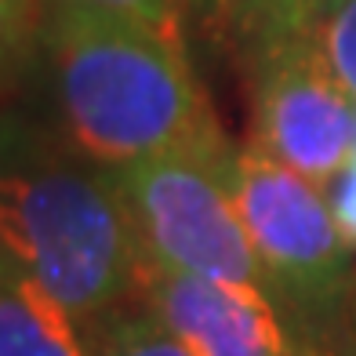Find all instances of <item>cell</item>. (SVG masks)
Segmentation results:
<instances>
[{"label":"cell","mask_w":356,"mask_h":356,"mask_svg":"<svg viewBox=\"0 0 356 356\" xmlns=\"http://www.w3.org/2000/svg\"><path fill=\"white\" fill-rule=\"evenodd\" d=\"M44 51L66 131L88 164L120 171L182 149L215 156L233 149L193 73L189 47L124 15L51 0Z\"/></svg>","instance_id":"1"},{"label":"cell","mask_w":356,"mask_h":356,"mask_svg":"<svg viewBox=\"0 0 356 356\" xmlns=\"http://www.w3.org/2000/svg\"><path fill=\"white\" fill-rule=\"evenodd\" d=\"M0 258L95 323L138 291L145 254L109 171L33 156L4 168Z\"/></svg>","instance_id":"2"},{"label":"cell","mask_w":356,"mask_h":356,"mask_svg":"<svg viewBox=\"0 0 356 356\" xmlns=\"http://www.w3.org/2000/svg\"><path fill=\"white\" fill-rule=\"evenodd\" d=\"M229 153L215 156L182 149L109 175L149 262L182 277L273 295L225 178Z\"/></svg>","instance_id":"3"},{"label":"cell","mask_w":356,"mask_h":356,"mask_svg":"<svg viewBox=\"0 0 356 356\" xmlns=\"http://www.w3.org/2000/svg\"><path fill=\"white\" fill-rule=\"evenodd\" d=\"M225 178L277 302L302 313H331L346 298L353 244L327 189L280 164L258 142L233 145Z\"/></svg>","instance_id":"4"},{"label":"cell","mask_w":356,"mask_h":356,"mask_svg":"<svg viewBox=\"0 0 356 356\" xmlns=\"http://www.w3.org/2000/svg\"><path fill=\"white\" fill-rule=\"evenodd\" d=\"M251 88V142L327 189L356 156V102L331 70L316 29L258 51Z\"/></svg>","instance_id":"5"},{"label":"cell","mask_w":356,"mask_h":356,"mask_svg":"<svg viewBox=\"0 0 356 356\" xmlns=\"http://www.w3.org/2000/svg\"><path fill=\"white\" fill-rule=\"evenodd\" d=\"M135 298L193 356H309L266 291L182 277L142 258Z\"/></svg>","instance_id":"6"},{"label":"cell","mask_w":356,"mask_h":356,"mask_svg":"<svg viewBox=\"0 0 356 356\" xmlns=\"http://www.w3.org/2000/svg\"><path fill=\"white\" fill-rule=\"evenodd\" d=\"M0 356H95L80 323L58 298L0 258Z\"/></svg>","instance_id":"7"},{"label":"cell","mask_w":356,"mask_h":356,"mask_svg":"<svg viewBox=\"0 0 356 356\" xmlns=\"http://www.w3.org/2000/svg\"><path fill=\"white\" fill-rule=\"evenodd\" d=\"M218 8L248 58L277 40L309 33L320 22V0H218Z\"/></svg>","instance_id":"8"},{"label":"cell","mask_w":356,"mask_h":356,"mask_svg":"<svg viewBox=\"0 0 356 356\" xmlns=\"http://www.w3.org/2000/svg\"><path fill=\"white\" fill-rule=\"evenodd\" d=\"M95 356H193L149 309L117 313L106 320Z\"/></svg>","instance_id":"9"},{"label":"cell","mask_w":356,"mask_h":356,"mask_svg":"<svg viewBox=\"0 0 356 356\" xmlns=\"http://www.w3.org/2000/svg\"><path fill=\"white\" fill-rule=\"evenodd\" d=\"M51 0H0V55L8 80L19 76L44 40Z\"/></svg>","instance_id":"10"},{"label":"cell","mask_w":356,"mask_h":356,"mask_svg":"<svg viewBox=\"0 0 356 356\" xmlns=\"http://www.w3.org/2000/svg\"><path fill=\"white\" fill-rule=\"evenodd\" d=\"M320 47L356 102V0H331L316 22Z\"/></svg>","instance_id":"11"},{"label":"cell","mask_w":356,"mask_h":356,"mask_svg":"<svg viewBox=\"0 0 356 356\" xmlns=\"http://www.w3.org/2000/svg\"><path fill=\"white\" fill-rule=\"evenodd\" d=\"M80 4L124 15V19L168 37L171 44L186 47V0H80Z\"/></svg>","instance_id":"12"},{"label":"cell","mask_w":356,"mask_h":356,"mask_svg":"<svg viewBox=\"0 0 356 356\" xmlns=\"http://www.w3.org/2000/svg\"><path fill=\"white\" fill-rule=\"evenodd\" d=\"M327 197H331L334 215H338V222H342V229H346L349 244L356 251V156H353V164L327 186Z\"/></svg>","instance_id":"13"},{"label":"cell","mask_w":356,"mask_h":356,"mask_svg":"<svg viewBox=\"0 0 356 356\" xmlns=\"http://www.w3.org/2000/svg\"><path fill=\"white\" fill-rule=\"evenodd\" d=\"M353 320H356V295H353Z\"/></svg>","instance_id":"14"},{"label":"cell","mask_w":356,"mask_h":356,"mask_svg":"<svg viewBox=\"0 0 356 356\" xmlns=\"http://www.w3.org/2000/svg\"><path fill=\"white\" fill-rule=\"evenodd\" d=\"M327 4H331V0H320V11H323V8H327Z\"/></svg>","instance_id":"15"}]
</instances>
